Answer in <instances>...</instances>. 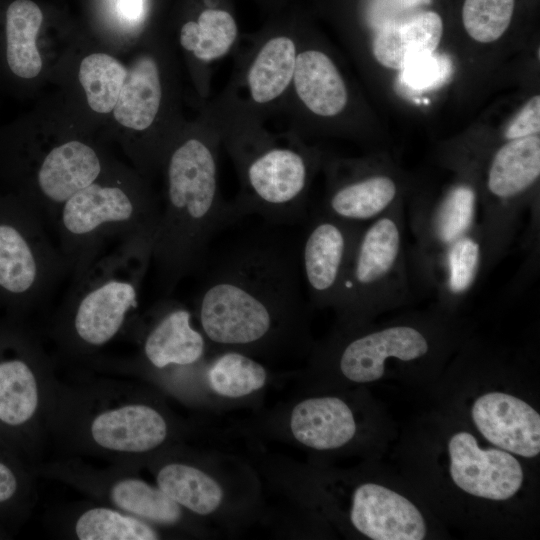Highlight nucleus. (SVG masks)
<instances>
[{
  "label": "nucleus",
  "instance_id": "nucleus-1",
  "mask_svg": "<svg viewBox=\"0 0 540 540\" xmlns=\"http://www.w3.org/2000/svg\"><path fill=\"white\" fill-rule=\"evenodd\" d=\"M299 239L262 228L216 255L208 252L197 271L201 279L194 296L198 320L210 341L228 346L260 343L277 322L302 310L307 293Z\"/></svg>",
  "mask_w": 540,
  "mask_h": 540
},
{
  "label": "nucleus",
  "instance_id": "nucleus-2",
  "mask_svg": "<svg viewBox=\"0 0 540 540\" xmlns=\"http://www.w3.org/2000/svg\"><path fill=\"white\" fill-rule=\"evenodd\" d=\"M221 148L219 127L205 103L193 126L174 139L162 164L164 205L152 263L163 296L199 270L216 234L236 222L219 184Z\"/></svg>",
  "mask_w": 540,
  "mask_h": 540
},
{
  "label": "nucleus",
  "instance_id": "nucleus-3",
  "mask_svg": "<svg viewBox=\"0 0 540 540\" xmlns=\"http://www.w3.org/2000/svg\"><path fill=\"white\" fill-rule=\"evenodd\" d=\"M208 108L239 181L230 201L235 220L257 215L275 226L306 220L313 177L323 164L320 152L287 130L273 132L266 124L221 116Z\"/></svg>",
  "mask_w": 540,
  "mask_h": 540
},
{
  "label": "nucleus",
  "instance_id": "nucleus-4",
  "mask_svg": "<svg viewBox=\"0 0 540 540\" xmlns=\"http://www.w3.org/2000/svg\"><path fill=\"white\" fill-rule=\"evenodd\" d=\"M160 211L148 188L135 180L101 176L71 196L60 207L53 226L72 279L99 258L112 239L155 235Z\"/></svg>",
  "mask_w": 540,
  "mask_h": 540
},
{
  "label": "nucleus",
  "instance_id": "nucleus-5",
  "mask_svg": "<svg viewBox=\"0 0 540 540\" xmlns=\"http://www.w3.org/2000/svg\"><path fill=\"white\" fill-rule=\"evenodd\" d=\"M154 234H139L103 253L72 279L63 304L66 330L83 346L112 340L137 310L152 263Z\"/></svg>",
  "mask_w": 540,
  "mask_h": 540
},
{
  "label": "nucleus",
  "instance_id": "nucleus-6",
  "mask_svg": "<svg viewBox=\"0 0 540 540\" xmlns=\"http://www.w3.org/2000/svg\"><path fill=\"white\" fill-rule=\"evenodd\" d=\"M300 17L279 15L241 40L229 81L209 106L219 115L266 124L278 117L292 83Z\"/></svg>",
  "mask_w": 540,
  "mask_h": 540
},
{
  "label": "nucleus",
  "instance_id": "nucleus-7",
  "mask_svg": "<svg viewBox=\"0 0 540 540\" xmlns=\"http://www.w3.org/2000/svg\"><path fill=\"white\" fill-rule=\"evenodd\" d=\"M405 228L404 201L363 227L333 305L344 318L361 321L414 296Z\"/></svg>",
  "mask_w": 540,
  "mask_h": 540
},
{
  "label": "nucleus",
  "instance_id": "nucleus-8",
  "mask_svg": "<svg viewBox=\"0 0 540 540\" xmlns=\"http://www.w3.org/2000/svg\"><path fill=\"white\" fill-rule=\"evenodd\" d=\"M539 135L506 140L486 165L479 199L483 265L495 268L509 253L525 211L539 202Z\"/></svg>",
  "mask_w": 540,
  "mask_h": 540
},
{
  "label": "nucleus",
  "instance_id": "nucleus-9",
  "mask_svg": "<svg viewBox=\"0 0 540 540\" xmlns=\"http://www.w3.org/2000/svg\"><path fill=\"white\" fill-rule=\"evenodd\" d=\"M351 101L348 84L328 51L300 18L298 52L290 90L278 117L285 129L306 140L322 123L343 117Z\"/></svg>",
  "mask_w": 540,
  "mask_h": 540
},
{
  "label": "nucleus",
  "instance_id": "nucleus-10",
  "mask_svg": "<svg viewBox=\"0 0 540 540\" xmlns=\"http://www.w3.org/2000/svg\"><path fill=\"white\" fill-rule=\"evenodd\" d=\"M43 219L31 208L16 218H0V292L37 300L49 296L68 273L59 248L51 242Z\"/></svg>",
  "mask_w": 540,
  "mask_h": 540
},
{
  "label": "nucleus",
  "instance_id": "nucleus-11",
  "mask_svg": "<svg viewBox=\"0 0 540 540\" xmlns=\"http://www.w3.org/2000/svg\"><path fill=\"white\" fill-rule=\"evenodd\" d=\"M306 221L299 239V262L306 293L316 306H333L366 224L336 218L319 208Z\"/></svg>",
  "mask_w": 540,
  "mask_h": 540
},
{
  "label": "nucleus",
  "instance_id": "nucleus-12",
  "mask_svg": "<svg viewBox=\"0 0 540 540\" xmlns=\"http://www.w3.org/2000/svg\"><path fill=\"white\" fill-rule=\"evenodd\" d=\"M324 165L327 187L319 209L331 216L365 225L404 201L400 179L369 160L339 159Z\"/></svg>",
  "mask_w": 540,
  "mask_h": 540
},
{
  "label": "nucleus",
  "instance_id": "nucleus-13",
  "mask_svg": "<svg viewBox=\"0 0 540 540\" xmlns=\"http://www.w3.org/2000/svg\"><path fill=\"white\" fill-rule=\"evenodd\" d=\"M479 199L469 179L456 180L435 198H415L408 223L414 244L408 250L409 264L430 256L479 224Z\"/></svg>",
  "mask_w": 540,
  "mask_h": 540
},
{
  "label": "nucleus",
  "instance_id": "nucleus-14",
  "mask_svg": "<svg viewBox=\"0 0 540 540\" xmlns=\"http://www.w3.org/2000/svg\"><path fill=\"white\" fill-rule=\"evenodd\" d=\"M427 328L426 322L420 325L418 319L408 318L359 334L341 348L339 369L353 382L376 381L384 375L388 360L409 363L432 352L433 338Z\"/></svg>",
  "mask_w": 540,
  "mask_h": 540
},
{
  "label": "nucleus",
  "instance_id": "nucleus-15",
  "mask_svg": "<svg viewBox=\"0 0 540 540\" xmlns=\"http://www.w3.org/2000/svg\"><path fill=\"white\" fill-rule=\"evenodd\" d=\"M103 173L102 158L93 146L76 139L56 144L35 167L30 208L53 225L62 204Z\"/></svg>",
  "mask_w": 540,
  "mask_h": 540
},
{
  "label": "nucleus",
  "instance_id": "nucleus-16",
  "mask_svg": "<svg viewBox=\"0 0 540 540\" xmlns=\"http://www.w3.org/2000/svg\"><path fill=\"white\" fill-rule=\"evenodd\" d=\"M240 40L238 20L227 0H202L195 15L181 24L178 43L193 63L202 105L209 101L216 64L233 54Z\"/></svg>",
  "mask_w": 540,
  "mask_h": 540
},
{
  "label": "nucleus",
  "instance_id": "nucleus-17",
  "mask_svg": "<svg viewBox=\"0 0 540 540\" xmlns=\"http://www.w3.org/2000/svg\"><path fill=\"white\" fill-rule=\"evenodd\" d=\"M480 224L442 250L409 264L412 279L436 296L435 304L450 313L470 295L482 277Z\"/></svg>",
  "mask_w": 540,
  "mask_h": 540
},
{
  "label": "nucleus",
  "instance_id": "nucleus-18",
  "mask_svg": "<svg viewBox=\"0 0 540 540\" xmlns=\"http://www.w3.org/2000/svg\"><path fill=\"white\" fill-rule=\"evenodd\" d=\"M453 482L473 496L507 500L522 486L519 461L505 450L482 449L468 432L454 434L448 443Z\"/></svg>",
  "mask_w": 540,
  "mask_h": 540
},
{
  "label": "nucleus",
  "instance_id": "nucleus-19",
  "mask_svg": "<svg viewBox=\"0 0 540 540\" xmlns=\"http://www.w3.org/2000/svg\"><path fill=\"white\" fill-rule=\"evenodd\" d=\"M472 418L492 444L523 457L540 452V416L528 403L502 392L486 393L474 402Z\"/></svg>",
  "mask_w": 540,
  "mask_h": 540
},
{
  "label": "nucleus",
  "instance_id": "nucleus-20",
  "mask_svg": "<svg viewBox=\"0 0 540 540\" xmlns=\"http://www.w3.org/2000/svg\"><path fill=\"white\" fill-rule=\"evenodd\" d=\"M350 519L358 531L374 540H422L426 536L425 520L416 506L374 483L355 490Z\"/></svg>",
  "mask_w": 540,
  "mask_h": 540
},
{
  "label": "nucleus",
  "instance_id": "nucleus-21",
  "mask_svg": "<svg viewBox=\"0 0 540 540\" xmlns=\"http://www.w3.org/2000/svg\"><path fill=\"white\" fill-rule=\"evenodd\" d=\"M156 319L143 343V354L155 368L189 366L205 352V338L191 323L192 314L182 303L164 298L153 309Z\"/></svg>",
  "mask_w": 540,
  "mask_h": 540
},
{
  "label": "nucleus",
  "instance_id": "nucleus-22",
  "mask_svg": "<svg viewBox=\"0 0 540 540\" xmlns=\"http://www.w3.org/2000/svg\"><path fill=\"white\" fill-rule=\"evenodd\" d=\"M444 32L442 15L428 9L382 25L372 32L371 51L388 69L404 70L437 49Z\"/></svg>",
  "mask_w": 540,
  "mask_h": 540
},
{
  "label": "nucleus",
  "instance_id": "nucleus-23",
  "mask_svg": "<svg viewBox=\"0 0 540 540\" xmlns=\"http://www.w3.org/2000/svg\"><path fill=\"white\" fill-rule=\"evenodd\" d=\"M165 94V79L158 57L143 52L127 68L113 116L129 130L147 132L160 117Z\"/></svg>",
  "mask_w": 540,
  "mask_h": 540
},
{
  "label": "nucleus",
  "instance_id": "nucleus-24",
  "mask_svg": "<svg viewBox=\"0 0 540 540\" xmlns=\"http://www.w3.org/2000/svg\"><path fill=\"white\" fill-rule=\"evenodd\" d=\"M91 435L101 447L119 452H145L159 446L167 436L164 418L153 408L131 404L99 414Z\"/></svg>",
  "mask_w": 540,
  "mask_h": 540
},
{
  "label": "nucleus",
  "instance_id": "nucleus-25",
  "mask_svg": "<svg viewBox=\"0 0 540 540\" xmlns=\"http://www.w3.org/2000/svg\"><path fill=\"white\" fill-rule=\"evenodd\" d=\"M291 431L300 443L327 450L345 445L356 432V423L348 405L336 397L304 400L290 418Z\"/></svg>",
  "mask_w": 540,
  "mask_h": 540
},
{
  "label": "nucleus",
  "instance_id": "nucleus-26",
  "mask_svg": "<svg viewBox=\"0 0 540 540\" xmlns=\"http://www.w3.org/2000/svg\"><path fill=\"white\" fill-rule=\"evenodd\" d=\"M42 21L41 9L31 0H15L6 11V58L16 76L31 79L42 70L36 46Z\"/></svg>",
  "mask_w": 540,
  "mask_h": 540
},
{
  "label": "nucleus",
  "instance_id": "nucleus-27",
  "mask_svg": "<svg viewBox=\"0 0 540 540\" xmlns=\"http://www.w3.org/2000/svg\"><path fill=\"white\" fill-rule=\"evenodd\" d=\"M158 487L179 505L206 515L221 504L223 491L203 471L185 464H169L157 475Z\"/></svg>",
  "mask_w": 540,
  "mask_h": 540
},
{
  "label": "nucleus",
  "instance_id": "nucleus-28",
  "mask_svg": "<svg viewBox=\"0 0 540 540\" xmlns=\"http://www.w3.org/2000/svg\"><path fill=\"white\" fill-rule=\"evenodd\" d=\"M38 406L37 381L21 359L0 362V420L12 426L27 422Z\"/></svg>",
  "mask_w": 540,
  "mask_h": 540
},
{
  "label": "nucleus",
  "instance_id": "nucleus-29",
  "mask_svg": "<svg viewBox=\"0 0 540 540\" xmlns=\"http://www.w3.org/2000/svg\"><path fill=\"white\" fill-rule=\"evenodd\" d=\"M127 74L123 64L106 53L83 58L78 79L90 108L101 114L112 112Z\"/></svg>",
  "mask_w": 540,
  "mask_h": 540
},
{
  "label": "nucleus",
  "instance_id": "nucleus-30",
  "mask_svg": "<svg viewBox=\"0 0 540 540\" xmlns=\"http://www.w3.org/2000/svg\"><path fill=\"white\" fill-rule=\"evenodd\" d=\"M111 499L122 510L154 522L173 524L181 517L178 503L142 480L117 482L111 489Z\"/></svg>",
  "mask_w": 540,
  "mask_h": 540
},
{
  "label": "nucleus",
  "instance_id": "nucleus-31",
  "mask_svg": "<svg viewBox=\"0 0 540 540\" xmlns=\"http://www.w3.org/2000/svg\"><path fill=\"white\" fill-rule=\"evenodd\" d=\"M266 378V370L261 364L239 352L222 354L208 371L211 388L217 394L231 398L259 390Z\"/></svg>",
  "mask_w": 540,
  "mask_h": 540
},
{
  "label": "nucleus",
  "instance_id": "nucleus-32",
  "mask_svg": "<svg viewBox=\"0 0 540 540\" xmlns=\"http://www.w3.org/2000/svg\"><path fill=\"white\" fill-rule=\"evenodd\" d=\"M81 540H154L157 533L146 523L108 508L84 512L75 525Z\"/></svg>",
  "mask_w": 540,
  "mask_h": 540
},
{
  "label": "nucleus",
  "instance_id": "nucleus-33",
  "mask_svg": "<svg viewBox=\"0 0 540 540\" xmlns=\"http://www.w3.org/2000/svg\"><path fill=\"white\" fill-rule=\"evenodd\" d=\"M517 0H463L461 22L467 35L478 43H492L510 27Z\"/></svg>",
  "mask_w": 540,
  "mask_h": 540
},
{
  "label": "nucleus",
  "instance_id": "nucleus-34",
  "mask_svg": "<svg viewBox=\"0 0 540 540\" xmlns=\"http://www.w3.org/2000/svg\"><path fill=\"white\" fill-rule=\"evenodd\" d=\"M540 133V96L534 95L512 117L504 129L505 140L524 138Z\"/></svg>",
  "mask_w": 540,
  "mask_h": 540
},
{
  "label": "nucleus",
  "instance_id": "nucleus-35",
  "mask_svg": "<svg viewBox=\"0 0 540 540\" xmlns=\"http://www.w3.org/2000/svg\"><path fill=\"white\" fill-rule=\"evenodd\" d=\"M446 63L440 61L433 54L423 57L404 69V76L407 82L414 86L431 84L439 79L441 72L446 71Z\"/></svg>",
  "mask_w": 540,
  "mask_h": 540
},
{
  "label": "nucleus",
  "instance_id": "nucleus-36",
  "mask_svg": "<svg viewBox=\"0 0 540 540\" xmlns=\"http://www.w3.org/2000/svg\"><path fill=\"white\" fill-rule=\"evenodd\" d=\"M17 490V480L14 473L3 463H0V502L12 498Z\"/></svg>",
  "mask_w": 540,
  "mask_h": 540
},
{
  "label": "nucleus",
  "instance_id": "nucleus-37",
  "mask_svg": "<svg viewBox=\"0 0 540 540\" xmlns=\"http://www.w3.org/2000/svg\"><path fill=\"white\" fill-rule=\"evenodd\" d=\"M119 13L128 21H139L144 13V0H118Z\"/></svg>",
  "mask_w": 540,
  "mask_h": 540
},
{
  "label": "nucleus",
  "instance_id": "nucleus-38",
  "mask_svg": "<svg viewBox=\"0 0 540 540\" xmlns=\"http://www.w3.org/2000/svg\"><path fill=\"white\" fill-rule=\"evenodd\" d=\"M260 2H262V4H264L265 6L267 7H271V8H274V9H279L281 6L284 5V3L287 1V0H259Z\"/></svg>",
  "mask_w": 540,
  "mask_h": 540
}]
</instances>
